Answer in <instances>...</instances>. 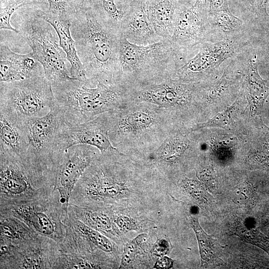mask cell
Wrapping results in <instances>:
<instances>
[{
	"instance_id": "cell-1",
	"label": "cell",
	"mask_w": 269,
	"mask_h": 269,
	"mask_svg": "<svg viewBox=\"0 0 269 269\" xmlns=\"http://www.w3.org/2000/svg\"><path fill=\"white\" fill-rule=\"evenodd\" d=\"M71 33L87 77L94 82H121L120 50L121 33L97 18L88 6L72 15Z\"/></svg>"
},
{
	"instance_id": "cell-2",
	"label": "cell",
	"mask_w": 269,
	"mask_h": 269,
	"mask_svg": "<svg viewBox=\"0 0 269 269\" xmlns=\"http://www.w3.org/2000/svg\"><path fill=\"white\" fill-rule=\"evenodd\" d=\"M56 105L69 124L89 121L102 114L113 111L132 102L131 88L120 82L106 84L71 77L51 84Z\"/></svg>"
},
{
	"instance_id": "cell-3",
	"label": "cell",
	"mask_w": 269,
	"mask_h": 269,
	"mask_svg": "<svg viewBox=\"0 0 269 269\" xmlns=\"http://www.w3.org/2000/svg\"><path fill=\"white\" fill-rule=\"evenodd\" d=\"M185 63L169 40L137 45L121 35L120 50L121 82L131 87L172 78Z\"/></svg>"
},
{
	"instance_id": "cell-4",
	"label": "cell",
	"mask_w": 269,
	"mask_h": 269,
	"mask_svg": "<svg viewBox=\"0 0 269 269\" xmlns=\"http://www.w3.org/2000/svg\"><path fill=\"white\" fill-rule=\"evenodd\" d=\"M55 105L51 84L44 74L0 83V113L14 121L43 116Z\"/></svg>"
},
{
	"instance_id": "cell-5",
	"label": "cell",
	"mask_w": 269,
	"mask_h": 269,
	"mask_svg": "<svg viewBox=\"0 0 269 269\" xmlns=\"http://www.w3.org/2000/svg\"><path fill=\"white\" fill-rule=\"evenodd\" d=\"M0 207L48 198L53 185L21 157L0 149Z\"/></svg>"
},
{
	"instance_id": "cell-6",
	"label": "cell",
	"mask_w": 269,
	"mask_h": 269,
	"mask_svg": "<svg viewBox=\"0 0 269 269\" xmlns=\"http://www.w3.org/2000/svg\"><path fill=\"white\" fill-rule=\"evenodd\" d=\"M66 122L56 104L45 115L22 122L27 141L25 160L38 172L48 175L53 173L57 158L63 151L59 139Z\"/></svg>"
},
{
	"instance_id": "cell-7",
	"label": "cell",
	"mask_w": 269,
	"mask_h": 269,
	"mask_svg": "<svg viewBox=\"0 0 269 269\" xmlns=\"http://www.w3.org/2000/svg\"><path fill=\"white\" fill-rule=\"evenodd\" d=\"M51 26L35 14L23 21L19 34L42 66L45 76L52 84L71 77L65 64L66 55L57 43Z\"/></svg>"
},
{
	"instance_id": "cell-8",
	"label": "cell",
	"mask_w": 269,
	"mask_h": 269,
	"mask_svg": "<svg viewBox=\"0 0 269 269\" xmlns=\"http://www.w3.org/2000/svg\"><path fill=\"white\" fill-rule=\"evenodd\" d=\"M209 13L206 0L178 2L170 41L185 62L194 55L201 45L209 42Z\"/></svg>"
},
{
	"instance_id": "cell-9",
	"label": "cell",
	"mask_w": 269,
	"mask_h": 269,
	"mask_svg": "<svg viewBox=\"0 0 269 269\" xmlns=\"http://www.w3.org/2000/svg\"><path fill=\"white\" fill-rule=\"evenodd\" d=\"M50 197L0 208V213L19 219L36 234L60 245L66 234L68 215L60 202L53 203Z\"/></svg>"
},
{
	"instance_id": "cell-10",
	"label": "cell",
	"mask_w": 269,
	"mask_h": 269,
	"mask_svg": "<svg viewBox=\"0 0 269 269\" xmlns=\"http://www.w3.org/2000/svg\"><path fill=\"white\" fill-rule=\"evenodd\" d=\"M100 153L94 146L78 144L63 150L59 155L55 166L54 191H57L60 203L67 213L76 183Z\"/></svg>"
},
{
	"instance_id": "cell-11",
	"label": "cell",
	"mask_w": 269,
	"mask_h": 269,
	"mask_svg": "<svg viewBox=\"0 0 269 269\" xmlns=\"http://www.w3.org/2000/svg\"><path fill=\"white\" fill-rule=\"evenodd\" d=\"M236 52L234 40L205 42L176 70L173 77L181 81L192 83L218 69L228 59L234 57Z\"/></svg>"
},
{
	"instance_id": "cell-12",
	"label": "cell",
	"mask_w": 269,
	"mask_h": 269,
	"mask_svg": "<svg viewBox=\"0 0 269 269\" xmlns=\"http://www.w3.org/2000/svg\"><path fill=\"white\" fill-rule=\"evenodd\" d=\"M198 86L172 78L158 82L132 87L134 102L151 104L159 108H167L189 102L198 93Z\"/></svg>"
},
{
	"instance_id": "cell-13",
	"label": "cell",
	"mask_w": 269,
	"mask_h": 269,
	"mask_svg": "<svg viewBox=\"0 0 269 269\" xmlns=\"http://www.w3.org/2000/svg\"><path fill=\"white\" fill-rule=\"evenodd\" d=\"M106 113L82 123H66L59 139L60 148L64 150L78 144H86L97 148L101 154L120 153L109 136Z\"/></svg>"
},
{
	"instance_id": "cell-14",
	"label": "cell",
	"mask_w": 269,
	"mask_h": 269,
	"mask_svg": "<svg viewBox=\"0 0 269 269\" xmlns=\"http://www.w3.org/2000/svg\"><path fill=\"white\" fill-rule=\"evenodd\" d=\"M106 113L109 136L114 146L122 137H142L158 126V115L152 108L136 107L122 113L119 109Z\"/></svg>"
},
{
	"instance_id": "cell-15",
	"label": "cell",
	"mask_w": 269,
	"mask_h": 269,
	"mask_svg": "<svg viewBox=\"0 0 269 269\" xmlns=\"http://www.w3.org/2000/svg\"><path fill=\"white\" fill-rule=\"evenodd\" d=\"M121 35L131 43L146 45L161 40L148 18L143 0L131 3L125 10Z\"/></svg>"
},
{
	"instance_id": "cell-16",
	"label": "cell",
	"mask_w": 269,
	"mask_h": 269,
	"mask_svg": "<svg viewBox=\"0 0 269 269\" xmlns=\"http://www.w3.org/2000/svg\"><path fill=\"white\" fill-rule=\"evenodd\" d=\"M36 14L49 23L57 33L59 46L65 52L66 59L70 63V77L82 81H90L86 76L85 69L77 54L75 42L71 35L72 16H59L48 11L37 12Z\"/></svg>"
},
{
	"instance_id": "cell-17",
	"label": "cell",
	"mask_w": 269,
	"mask_h": 269,
	"mask_svg": "<svg viewBox=\"0 0 269 269\" xmlns=\"http://www.w3.org/2000/svg\"><path fill=\"white\" fill-rule=\"evenodd\" d=\"M40 64L32 52L24 55L17 54L8 46L0 43V82L20 81L35 75L44 74L42 71L43 69H41L39 66Z\"/></svg>"
},
{
	"instance_id": "cell-18",
	"label": "cell",
	"mask_w": 269,
	"mask_h": 269,
	"mask_svg": "<svg viewBox=\"0 0 269 269\" xmlns=\"http://www.w3.org/2000/svg\"><path fill=\"white\" fill-rule=\"evenodd\" d=\"M241 64L244 72L245 90L251 114L259 116L264 103L269 95V88L259 75L255 55H249Z\"/></svg>"
},
{
	"instance_id": "cell-19",
	"label": "cell",
	"mask_w": 269,
	"mask_h": 269,
	"mask_svg": "<svg viewBox=\"0 0 269 269\" xmlns=\"http://www.w3.org/2000/svg\"><path fill=\"white\" fill-rule=\"evenodd\" d=\"M148 19L156 33L161 38L170 39L178 0H144Z\"/></svg>"
},
{
	"instance_id": "cell-20",
	"label": "cell",
	"mask_w": 269,
	"mask_h": 269,
	"mask_svg": "<svg viewBox=\"0 0 269 269\" xmlns=\"http://www.w3.org/2000/svg\"><path fill=\"white\" fill-rule=\"evenodd\" d=\"M0 149L25 158L27 141L22 122L0 113Z\"/></svg>"
},
{
	"instance_id": "cell-21",
	"label": "cell",
	"mask_w": 269,
	"mask_h": 269,
	"mask_svg": "<svg viewBox=\"0 0 269 269\" xmlns=\"http://www.w3.org/2000/svg\"><path fill=\"white\" fill-rule=\"evenodd\" d=\"M243 22L229 10L209 13L208 41L216 42L224 39L234 41L243 30Z\"/></svg>"
},
{
	"instance_id": "cell-22",
	"label": "cell",
	"mask_w": 269,
	"mask_h": 269,
	"mask_svg": "<svg viewBox=\"0 0 269 269\" xmlns=\"http://www.w3.org/2000/svg\"><path fill=\"white\" fill-rule=\"evenodd\" d=\"M188 220L197 238L201 266L222 265L223 261L221 256L223 247L216 239L204 231L197 216L189 215Z\"/></svg>"
},
{
	"instance_id": "cell-23",
	"label": "cell",
	"mask_w": 269,
	"mask_h": 269,
	"mask_svg": "<svg viewBox=\"0 0 269 269\" xmlns=\"http://www.w3.org/2000/svg\"><path fill=\"white\" fill-rule=\"evenodd\" d=\"M87 5L101 23L121 33L125 12L116 0H88Z\"/></svg>"
},
{
	"instance_id": "cell-24",
	"label": "cell",
	"mask_w": 269,
	"mask_h": 269,
	"mask_svg": "<svg viewBox=\"0 0 269 269\" xmlns=\"http://www.w3.org/2000/svg\"><path fill=\"white\" fill-rule=\"evenodd\" d=\"M234 234L244 241L258 247L269 255V237L247 219H239Z\"/></svg>"
},
{
	"instance_id": "cell-25",
	"label": "cell",
	"mask_w": 269,
	"mask_h": 269,
	"mask_svg": "<svg viewBox=\"0 0 269 269\" xmlns=\"http://www.w3.org/2000/svg\"><path fill=\"white\" fill-rule=\"evenodd\" d=\"M267 132L258 134L248 160L253 168L269 172V135Z\"/></svg>"
},
{
	"instance_id": "cell-26",
	"label": "cell",
	"mask_w": 269,
	"mask_h": 269,
	"mask_svg": "<svg viewBox=\"0 0 269 269\" xmlns=\"http://www.w3.org/2000/svg\"><path fill=\"white\" fill-rule=\"evenodd\" d=\"M187 148L186 144L182 139L177 137H169L158 147L155 156L158 161L172 163L183 155Z\"/></svg>"
},
{
	"instance_id": "cell-27",
	"label": "cell",
	"mask_w": 269,
	"mask_h": 269,
	"mask_svg": "<svg viewBox=\"0 0 269 269\" xmlns=\"http://www.w3.org/2000/svg\"><path fill=\"white\" fill-rule=\"evenodd\" d=\"M181 185L199 206L205 208L211 207L213 201L212 197L207 191L202 183L185 178L182 180Z\"/></svg>"
},
{
	"instance_id": "cell-28",
	"label": "cell",
	"mask_w": 269,
	"mask_h": 269,
	"mask_svg": "<svg viewBox=\"0 0 269 269\" xmlns=\"http://www.w3.org/2000/svg\"><path fill=\"white\" fill-rule=\"evenodd\" d=\"M234 199L239 204L252 207L256 205L259 197L256 187L250 183L239 185L235 190Z\"/></svg>"
},
{
	"instance_id": "cell-29",
	"label": "cell",
	"mask_w": 269,
	"mask_h": 269,
	"mask_svg": "<svg viewBox=\"0 0 269 269\" xmlns=\"http://www.w3.org/2000/svg\"><path fill=\"white\" fill-rule=\"evenodd\" d=\"M146 238V234H140L126 244L124 248L120 269L126 268L133 264L140 247L145 241Z\"/></svg>"
},
{
	"instance_id": "cell-30",
	"label": "cell",
	"mask_w": 269,
	"mask_h": 269,
	"mask_svg": "<svg viewBox=\"0 0 269 269\" xmlns=\"http://www.w3.org/2000/svg\"><path fill=\"white\" fill-rule=\"evenodd\" d=\"M235 105L227 108L222 113H219L208 121L199 124L194 130H197L204 127H220L227 129L232 122V114L235 111Z\"/></svg>"
},
{
	"instance_id": "cell-31",
	"label": "cell",
	"mask_w": 269,
	"mask_h": 269,
	"mask_svg": "<svg viewBox=\"0 0 269 269\" xmlns=\"http://www.w3.org/2000/svg\"><path fill=\"white\" fill-rule=\"evenodd\" d=\"M29 4L25 0L16 1L13 3L5 4L4 7L0 6V29H7L19 34L20 31L13 27L10 24V18L14 12L21 6Z\"/></svg>"
},
{
	"instance_id": "cell-32",
	"label": "cell",
	"mask_w": 269,
	"mask_h": 269,
	"mask_svg": "<svg viewBox=\"0 0 269 269\" xmlns=\"http://www.w3.org/2000/svg\"><path fill=\"white\" fill-rule=\"evenodd\" d=\"M48 12L59 16H71L76 10L71 5L70 0H47Z\"/></svg>"
},
{
	"instance_id": "cell-33",
	"label": "cell",
	"mask_w": 269,
	"mask_h": 269,
	"mask_svg": "<svg viewBox=\"0 0 269 269\" xmlns=\"http://www.w3.org/2000/svg\"><path fill=\"white\" fill-rule=\"evenodd\" d=\"M196 176L205 187H207L209 189L215 188L216 184L215 175L211 167L197 171Z\"/></svg>"
},
{
	"instance_id": "cell-34",
	"label": "cell",
	"mask_w": 269,
	"mask_h": 269,
	"mask_svg": "<svg viewBox=\"0 0 269 269\" xmlns=\"http://www.w3.org/2000/svg\"><path fill=\"white\" fill-rule=\"evenodd\" d=\"M115 223L119 229L123 232L138 230V226L134 220L126 215H118L115 219Z\"/></svg>"
},
{
	"instance_id": "cell-35",
	"label": "cell",
	"mask_w": 269,
	"mask_h": 269,
	"mask_svg": "<svg viewBox=\"0 0 269 269\" xmlns=\"http://www.w3.org/2000/svg\"><path fill=\"white\" fill-rule=\"evenodd\" d=\"M169 244L166 240L159 239L153 246L151 253L160 257L167 255L169 253Z\"/></svg>"
},
{
	"instance_id": "cell-36",
	"label": "cell",
	"mask_w": 269,
	"mask_h": 269,
	"mask_svg": "<svg viewBox=\"0 0 269 269\" xmlns=\"http://www.w3.org/2000/svg\"><path fill=\"white\" fill-rule=\"evenodd\" d=\"M209 13L229 10L228 0H206Z\"/></svg>"
},
{
	"instance_id": "cell-37",
	"label": "cell",
	"mask_w": 269,
	"mask_h": 269,
	"mask_svg": "<svg viewBox=\"0 0 269 269\" xmlns=\"http://www.w3.org/2000/svg\"><path fill=\"white\" fill-rule=\"evenodd\" d=\"M269 0H250L255 13L259 16L267 15V7Z\"/></svg>"
},
{
	"instance_id": "cell-38",
	"label": "cell",
	"mask_w": 269,
	"mask_h": 269,
	"mask_svg": "<svg viewBox=\"0 0 269 269\" xmlns=\"http://www.w3.org/2000/svg\"><path fill=\"white\" fill-rule=\"evenodd\" d=\"M261 223L264 229L267 232V236L269 237V198L264 206Z\"/></svg>"
},
{
	"instance_id": "cell-39",
	"label": "cell",
	"mask_w": 269,
	"mask_h": 269,
	"mask_svg": "<svg viewBox=\"0 0 269 269\" xmlns=\"http://www.w3.org/2000/svg\"><path fill=\"white\" fill-rule=\"evenodd\" d=\"M173 265V261L166 256L160 257L155 263L154 268L158 269H168Z\"/></svg>"
},
{
	"instance_id": "cell-40",
	"label": "cell",
	"mask_w": 269,
	"mask_h": 269,
	"mask_svg": "<svg viewBox=\"0 0 269 269\" xmlns=\"http://www.w3.org/2000/svg\"><path fill=\"white\" fill-rule=\"evenodd\" d=\"M137 0H116L118 6L124 11L129 6V5L131 3Z\"/></svg>"
},
{
	"instance_id": "cell-41",
	"label": "cell",
	"mask_w": 269,
	"mask_h": 269,
	"mask_svg": "<svg viewBox=\"0 0 269 269\" xmlns=\"http://www.w3.org/2000/svg\"><path fill=\"white\" fill-rule=\"evenodd\" d=\"M264 191L269 193V178L264 183Z\"/></svg>"
},
{
	"instance_id": "cell-42",
	"label": "cell",
	"mask_w": 269,
	"mask_h": 269,
	"mask_svg": "<svg viewBox=\"0 0 269 269\" xmlns=\"http://www.w3.org/2000/svg\"><path fill=\"white\" fill-rule=\"evenodd\" d=\"M26 1H27L29 4H30L28 1L27 0H25ZM16 1L15 0H4V3H5V4H10V3H13L15 2H16Z\"/></svg>"
},
{
	"instance_id": "cell-43",
	"label": "cell",
	"mask_w": 269,
	"mask_h": 269,
	"mask_svg": "<svg viewBox=\"0 0 269 269\" xmlns=\"http://www.w3.org/2000/svg\"><path fill=\"white\" fill-rule=\"evenodd\" d=\"M178 1H191L193 0H178Z\"/></svg>"
},
{
	"instance_id": "cell-44",
	"label": "cell",
	"mask_w": 269,
	"mask_h": 269,
	"mask_svg": "<svg viewBox=\"0 0 269 269\" xmlns=\"http://www.w3.org/2000/svg\"><path fill=\"white\" fill-rule=\"evenodd\" d=\"M265 128H266L267 130L269 131V128L268 127H267L266 125L265 126Z\"/></svg>"
},
{
	"instance_id": "cell-45",
	"label": "cell",
	"mask_w": 269,
	"mask_h": 269,
	"mask_svg": "<svg viewBox=\"0 0 269 269\" xmlns=\"http://www.w3.org/2000/svg\"><path fill=\"white\" fill-rule=\"evenodd\" d=\"M243 0V1H246V2H247V1H250V0Z\"/></svg>"
}]
</instances>
